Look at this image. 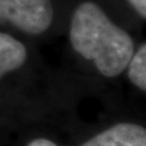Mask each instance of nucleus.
Segmentation results:
<instances>
[{
  "label": "nucleus",
  "instance_id": "nucleus-1",
  "mask_svg": "<svg viewBox=\"0 0 146 146\" xmlns=\"http://www.w3.org/2000/svg\"><path fill=\"white\" fill-rule=\"evenodd\" d=\"M70 39L73 49L86 60L94 61L98 71L108 78L121 74L134 54L130 35L93 1H85L76 9Z\"/></svg>",
  "mask_w": 146,
  "mask_h": 146
},
{
  "label": "nucleus",
  "instance_id": "nucleus-2",
  "mask_svg": "<svg viewBox=\"0 0 146 146\" xmlns=\"http://www.w3.org/2000/svg\"><path fill=\"white\" fill-rule=\"evenodd\" d=\"M50 0H0V20L7 21L29 34H40L52 22Z\"/></svg>",
  "mask_w": 146,
  "mask_h": 146
},
{
  "label": "nucleus",
  "instance_id": "nucleus-3",
  "mask_svg": "<svg viewBox=\"0 0 146 146\" xmlns=\"http://www.w3.org/2000/svg\"><path fill=\"white\" fill-rule=\"evenodd\" d=\"M82 146H146V130L144 127L133 123H119Z\"/></svg>",
  "mask_w": 146,
  "mask_h": 146
},
{
  "label": "nucleus",
  "instance_id": "nucleus-4",
  "mask_svg": "<svg viewBox=\"0 0 146 146\" xmlns=\"http://www.w3.org/2000/svg\"><path fill=\"white\" fill-rule=\"evenodd\" d=\"M27 57L26 46L13 36L0 32V79L6 73L20 68Z\"/></svg>",
  "mask_w": 146,
  "mask_h": 146
},
{
  "label": "nucleus",
  "instance_id": "nucleus-5",
  "mask_svg": "<svg viewBox=\"0 0 146 146\" xmlns=\"http://www.w3.org/2000/svg\"><path fill=\"white\" fill-rule=\"evenodd\" d=\"M128 77L134 85L143 91L146 90V45L143 44L140 49L133 54L128 63Z\"/></svg>",
  "mask_w": 146,
  "mask_h": 146
},
{
  "label": "nucleus",
  "instance_id": "nucleus-6",
  "mask_svg": "<svg viewBox=\"0 0 146 146\" xmlns=\"http://www.w3.org/2000/svg\"><path fill=\"white\" fill-rule=\"evenodd\" d=\"M128 1L141 17L146 18V0H128Z\"/></svg>",
  "mask_w": 146,
  "mask_h": 146
},
{
  "label": "nucleus",
  "instance_id": "nucleus-7",
  "mask_svg": "<svg viewBox=\"0 0 146 146\" xmlns=\"http://www.w3.org/2000/svg\"><path fill=\"white\" fill-rule=\"evenodd\" d=\"M28 146H57V145L48 139H35Z\"/></svg>",
  "mask_w": 146,
  "mask_h": 146
}]
</instances>
